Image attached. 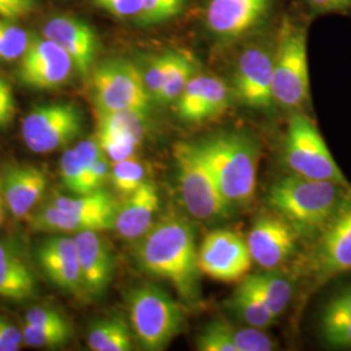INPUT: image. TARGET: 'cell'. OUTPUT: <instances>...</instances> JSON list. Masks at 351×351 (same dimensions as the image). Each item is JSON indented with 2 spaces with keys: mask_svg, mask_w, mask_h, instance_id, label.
I'll list each match as a JSON object with an SVG mask.
<instances>
[{
  "mask_svg": "<svg viewBox=\"0 0 351 351\" xmlns=\"http://www.w3.org/2000/svg\"><path fill=\"white\" fill-rule=\"evenodd\" d=\"M128 306L133 330L145 350H164L184 328L185 316L178 303L155 285L133 289Z\"/></svg>",
  "mask_w": 351,
  "mask_h": 351,
  "instance_id": "8992f818",
  "label": "cell"
},
{
  "mask_svg": "<svg viewBox=\"0 0 351 351\" xmlns=\"http://www.w3.org/2000/svg\"><path fill=\"white\" fill-rule=\"evenodd\" d=\"M75 71L69 53L49 38L32 36L17 77L26 88L53 90L66 85Z\"/></svg>",
  "mask_w": 351,
  "mask_h": 351,
  "instance_id": "7c38bea8",
  "label": "cell"
},
{
  "mask_svg": "<svg viewBox=\"0 0 351 351\" xmlns=\"http://www.w3.org/2000/svg\"><path fill=\"white\" fill-rule=\"evenodd\" d=\"M24 343L30 348L37 349H56L64 346L72 337V332H60V330H49L40 329L37 326L25 324L23 329Z\"/></svg>",
  "mask_w": 351,
  "mask_h": 351,
  "instance_id": "e575fe53",
  "label": "cell"
},
{
  "mask_svg": "<svg viewBox=\"0 0 351 351\" xmlns=\"http://www.w3.org/2000/svg\"><path fill=\"white\" fill-rule=\"evenodd\" d=\"M37 290V280L25 256L12 241L0 239V298L25 301Z\"/></svg>",
  "mask_w": 351,
  "mask_h": 351,
  "instance_id": "603a6c76",
  "label": "cell"
},
{
  "mask_svg": "<svg viewBox=\"0 0 351 351\" xmlns=\"http://www.w3.org/2000/svg\"><path fill=\"white\" fill-rule=\"evenodd\" d=\"M16 116V101L11 84L0 75V128L10 125Z\"/></svg>",
  "mask_w": 351,
  "mask_h": 351,
  "instance_id": "ab89813d",
  "label": "cell"
},
{
  "mask_svg": "<svg viewBox=\"0 0 351 351\" xmlns=\"http://www.w3.org/2000/svg\"><path fill=\"white\" fill-rule=\"evenodd\" d=\"M38 263L53 285L69 293L85 294L75 239L53 236L40 242Z\"/></svg>",
  "mask_w": 351,
  "mask_h": 351,
  "instance_id": "ac0fdd59",
  "label": "cell"
},
{
  "mask_svg": "<svg viewBox=\"0 0 351 351\" xmlns=\"http://www.w3.org/2000/svg\"><path fill=\"white\" fill-rule=\"evenodd\" d=\"M175 103L176 112L181 120L197 124L226 112L230 104V91L217 77L195 75Z\"/></svg>",
  "mask_w": 351,
  "mask_h": 351,
  "instance_id": "e0dca14e",
  "label": "cell"
},
{
  "mask_svg": "<svg viewBox=\"0 0 351 351\" xmlns=\"http://www.w3.org/2000/svg\"><path fill=\"white\" fill-rule=\"evenodd\" d=\"M350 185L345 186L294 173L281 177L271 185L267 203L295 230L300 239L311 241L337 210Z\"/></svg>",
  "mask_w": 351,
  "mask_h": 351,
  "instance_id": "7a4b0ae2",
  "label": "cell"
},
{
  "mask_svg": "<svg viewBox=\"0 0 351 351\" xmlns=\"http://www.w3.org/2000/svg\"><path fill=\"white\" fill-rule=\"evenodd\" d=\"M274 52L265 46H250L239 55L233 75V88L239 101L255 110H272Z\"/></svg>",
  "mask_w": 351,
  "mask_h": 351,
  "instance_id": "4fadbf2b",
  "label": "cell"
},
{
  "mask_svg": "<svg viewBox=\"0 0 351 351\" xmlns=\"http://www.w3.org/2000/svg\"><path fill=\"white\" fill-rule=\"evenodd\" d=\"M332 289L317 316L322 343L333 350H351V277Z\"/></svg>",
  "mask_w": 351,
  "mask_h": 351,
  "instance_id": "d6986e66",
  "label": "cell"
},
{
  "mask_svg": "<svg viewBox=\"0 0 351 351\" xmlns=\"http://www.w3.org/2000/svg\"><path fill=\"white\" fill-rule=\"evenodd\" d=\"M178 55H180V50H167L159 55L152 56L149 60L147 66L142 72V75L145 80V85L151 95V99H154V97L163 86L171 69L175 65Z\"/></svg>",
  "mask_w": 351,
  "mask_h": 351,
  "instance_id": "4dcf8cb0",
  "label": "cell"
},
{
  "mask_svg": "<svg viewBox=\"0 0 351 351\" xmlns=\"http://www.w3.org/2000/svg\"><path fill=\"white\" fill-rule=\"evenodd\" d=\"M75 241L85 295L99 297L112 278V254L97 230L78 232Z\"/></svg>",
  "mask_w": 351,
  "mask_h": 351,
  "instance_id": "ffe728a7",
  "label": "cell"
},
{
  "mask_svg": "<svg viewBox=\"0 0 351 351\" xmlns=\"http://www.w3.org/2000/svg\"><path fill=\"white\" fill-rule=\"evenodd\" d=\"M0 189H1V178H0Z\"/></svg>",
  "mask_w": 351,
  "mask_h": 351,
  "instance_id": "ee69618b",
  "label": "cell"
},
{
  "mask_svg": "<svg viewBox=\"0 0 351 351\" xmlns=\"http://www.w3.org/2000/svg\"><path fill=\"white\" fill-rule=\"evenodd\" d=\"M300 236L285 220L275 215L259 216L247 236L252 262L267 271L285 263L295 252Z\"/></svg>",
  "mask_w": 351,
  "mask_h": 351,
  "instance_id": "5bb4252c",
  "label": "cell"
},
{
  "mask_svg": "<svg viewBox=\"0 0 351 351\" xmlns=\"http://www.w3.org/2000/svg\"><path fill=\"white\" fill-rule=\"evenodd\" d=\"M32 37L10 20L0 19V60L13 62L21 59Z\"/></svg>",
  "mask_w": 351,
  "mask_h": 351,
  "instance_id": "f546056e",
  "label": "cell"
},
{
  "mask_svg": "<svg viewBox=\"0 0 351 351\" xmlns=\"http://www.w3.org/2000/svg\"><path fill=\"white\" fill-rule=\"evenodd\" d=\"M147 112H98V137L112 139L138 149L146 134Z\"/></svg>",
  "mask_w": 351,
  "mask_h": 351,
  "instance_id": "cb8c5ba5",
  "label": "cell"
},
{
  "mask_svg": "<svg viewBox=\"0 0 351 351\" xmlns=\"http://www.w3.org/2000/svg\"><path fill=\"white\" fill-rule=\"evenodd\" d=\"M25 324L37 326L40 329L72 332L71 326L59 311L49 307H32L25 314Z\"/></svg>",
  "mask_w": 351,
  "mask_h": 351,
  "instance_id": "8d00e7d4",
  "label": "cell"
},
{
  "mask_svg": "<svg viewBox=\"0 0 351 351\" xmlns=\"http://www.w3.org/2000/svg\"><path fill=\"white\" fill-rule=\"evenodd\" d=\"M199 351H237L233 342V328L223 320H216L206 326L195 343Z\"/></svg>",
  "mask_w": 351,
  "mask_h": 351,
  "instance_id": "d6a6232c",
  "label": "cell"
},
{
  "mask_svg": "<svg viewBox=\"0 0 351 351\" xmlns=\"http://www.w3.org/2000/svg\"><path fill=\"white\" fill-rule=\"evenodd\" d=\"M252 263L246 239L226 229L207 234L198 249L202 275L220 282H241L247 276Z\"/></svg>",
  "mask_w": 351,
  "mask_h": 351,
  "instance_id": "8fae6325",
  "label": "cell"
},
{
  "mask_svg": "<svg viewBox=\"0 0 351 351\" xmlns=\"http://www.w3.org/2000/svg\"><path fill=\"white\" fill-rule=\"evenodd\" d=\"M24 343L23 330L0 316V351H17Z\"/></svg>",
  "mask_w": 351,
  "mask_h": 351,
  "instance_id": "60d3db41",
  "label": "cell"
},
{
  "mask_svg": "<svg viewBox=\"0 0 351 351\" xmlns=\"http://www.w3.org/2000/svg\"><path fill=\"white\" fill-rule=\"evenodd\" d=\"M230 306L234 313L250 326L264 329L272 326L276 320L264 302L243 281L239 282V289L234 291Z\"/></svg>",
  "mask_w": 351,
  "mask_h": 351,
  "instance_id": "4316f807",
  "label": "cell"
},
{
  "mask_svg": "<svg viewBox=\"0 0 351 351\" xmlns=\"http://www.w3.org/2000/svg\"><path fill=\"white\" fill-rule=\"evenodd\" d=\"M242 281L264 302L276 319L287 310L293 297L291 282L276 274L250 275Z\"/></svg>",
  "mask_w": 351,
  "mask_h": 351,
  "instance_id": "d4e9b609",
  "label": "cell"
},
{
  "mask_svg": "<svg viewBox=\"0 0 351 351\" xmlns=\"http://www.w3.org/2000/svg\"><path fill=\"white\" fill-rule=\"evenodd\" d=\"M159 210L160 197L158 188L152 182L145 181L119 206L113 228L123 239L137 241L154 226Z\"/></svg>",
  "mask_w": 351,
  "mask_h": 351,
  "instance_id": "7402d4cb",
  "label": "cell"
},
{
  "mask_svg": "<svg viewBox=\"0 0 351 351\" xmlns=\"http://www.w3.org/2000/svg\"><path fill=\"white\" fill-rule=\"evenodd\" d=\"M42 33L69 53L78 75L86 77L90 73L99 49L93 26L72 14H58L47 20Z\"/></svg>",
  "mask_w": 351,
  "mask_h": 351,
  "instance_id": "2e32d148",
  "label": "cell"
},
{
  "mask_svg": "<svg viewBox=\"0 0 351 351\" xmlns=\"http://www.w3.org/2000/svg\"><path fill=\"white\" fill-rule=\"evenodd\" d=\"M134 255L145 272L168 281L184 301L201 300L195 230L184 216L165 213L137 239Z\"/></svg>",
  "mask_w": 351,
  "mask_h": 351,
  "instance_id": "6da1fadb",
  "label": "cell"
},
{
  "mask_svg": "<svg viewBox=\"0 0 351 351\" xmlns=\"http://www.w3.org/2000/svg\"><path fill=\"white\" fill-rule=\"evenodd\" d=\"M233 342L237 351H271L276 349V342L262 328L251 326L233 329Z\"/></svg>",
  "mask_w": 351,
  "mask_h": 351,
  "instance_id": "d590c367",
  "label": "cell"
},
{
  "mask_svg": "<svg viewBox=\"0 0 351 351\" xmlns=\"http://www.w3.org/2000/svg\"><path fill=\"white\" fill-rule=\"evenodd\" d=\"M197 73V62L188 51H180L173 68L171 69L163 86L152 101L159 104L175 103L186 88L189 81Z\"/></svg>",
  "mask_w": 351,
  "mask_h": 351,
  "instance_id": "83f0119b",
  "label": "cell"
},
{
  "mask_svg": "<svg viewBox=\"0 0 351 351\" xmlns=\"http://www.w3.org/2000/svg\"><path fill=\"white\" fill-rule=\"evenodd\" d=\"M7 210H8V207H7V203H5V199H4L3 193H1V189H0V228L5 221V213H7Z\"/></svg>",
  "mask_w": 351,
  "mask_h": 351,
  "instance_id": "7bdbcfd3",
  "label": "cell"
},
{
  "mask_svg": "<svg viewBox=\"0 0 351 351\" xmlns=\"http://www.w3.org/2000/svg\"><path fill=\"white\" fill-rule=\"evenodd\" d=\"M103 11L119 20H138L143 8V0H93Z\"/></svg>",
  "mask_w": 351,
  "mask_h": 351,
  "instance_id": "74e56055",
  "label": "cell"
},
{
  "mask_svg": "<svg viewBox=\"0 0 351 351\" xmlns=\"http://www.w3.org/2000/svg\"><path fill=\"white\" fill-rule=\"evenodd\" d=\"M272 91L275 103L287 110L301 108L310 97L306 30L290 20H284L278 30Z\"/></svg>",
  "mask_w": 351,
  "mask_h": 351,
  "instance_id": "52a82bcc",
  "label": "cell"
},
{
  "mask_svg": "<svg viewBox=\"0 0 351 351\" xmlns=\"http://www.w3.org/2000/svg\"><path fill=\"white\" fill-rule=\"evenodd\" d=\"M173 158L186 211L203 221L226 217L232 207L223 197L199 145L178 142L173 147Z\"/></svg>",
  "mask_w": 351,
  "mask_h": 351,
  "instance_id": "5b68a950",
  "label": "cell"
},
{
  "mask_svg": "<svg viewBox=\"0 0 351 351\" xmlns=\"http://www.w3.org/2000/svg\"><path fill=\"white\" fill-rule=\"evenodd\" d=\"M285 162L295 175L313 180L350 185L336 163L326 141L314 123L304 114H294L289 121Z\"/></svg>",
  "mask_w": 351,
  "mask_h": 351,
  "instance_id": "9c48e42d",
  "label": "cell"
},
{
  "mask_svg": "<svg viewBox=\"0 0 351 351\" xmlns=\"http://www.w3.org/2000/svg\"><path fill=\"white\" fill-rule=\"evenodd\" d=\"M88 346L93 351L132 350V335L125 320L113 316L95 323L88 330Z\"/></svg>",
  "mask_w": 351,
  "mask_h": 351,
  "instance_id": "484cf974",
  "label": "cell"
},
{
  "mask_svg": "<svg viewBox=\"0 0 351 351\" xmlns=\"http://www.w3.org/2000/svg\"><path fill=\"white\" fill-rule=\"evenodd\" d=\"M39 0H0V19L20 20L36 12Z\"/></svg>",
  "mask_w": 351,
  "mask_h": 351,
  "instance_id": "f35d334b",
  "label": "cell"
},
{
  "mask_svg": "<svg viewBox=\"0 0 351 351\" xmlns=\"http://www.w3.org/2000/svg\"><path fill=\"white\" fill-rule=\"evenodd\" d=\"M272 0H208L204 24L220 39L243 37L269 12Z\"/></svg>",
  "mask_w": 351,
  "mask_h": 351,
  "instance_id": "9a60e30c",
  "label": "cell"
},
{
  "mask_svg": "<svg viewBox=\"0 0 351 351\" xmlns=\"http://www.w3.org/2000/svg\"><path fill=\"white\" fill-rule=\"evenodd\" d=\"M230 207L250 203L256 189L259 146L241 133H219L198 143Z\"/></svg>",
  "mask_w": 351,
  "mask_h": 351,
  "instance_id": "3957f363",
  "label": "cell"
},
{
  "mask_svg": "<svg viewBox=\"0 0 351 351\" xmlns=\"http://www.w3.org/2000/svg\"><path fill=\"white\" fill-rule=\"evenodd\" d=\"M348 272H351V185L298 262V274L308 291L324 288Z\"/></svg>",
  "mask_w": 351,
  "mask_h": 351,
  "instance_id": "277c9868",
  "label": "cell"
},
{
  "mask_svg": "<svg viewBox=\"0 0 351 351\" xmlns=\"http://www.w3.org/2000/svg\"><path fill=\"white\" fill-rule=\"evenodd\" d=\"M91 86L98 112L149 113L152 99L142 71L126 59H110L99 64L93 71Z\"/></svg>",
  "mask_w": 351,
  "mask_h": 351,
  "instance_id": "ba28073f",
  "label": "cell"
},
{
  "mask_svg": "<svg viewBox=\"0 0 351 351\" xmlns=\"http://www.w3.org/2000/svg\"><path fill=\"white\" fill-rule=\"evenodd\" d=\"M186 0H143L137 23L143 26L158 25L182 12Z\"/></svg>",
  "mask_w": 351,
  "mask_h": 351,
  "instance_id": "836d02e7",
  "label": "cell"
},
{
  "mask_svg": "<svg viewBox=\"0 0 351 351\" xmlns=\"http://www.w3.org/2000/svg\"><path fill=\"white\" fill-rule=\"evenodd\" d=\"M84 130V112L72 101L40 104L27 113L21 133L26 147L36 154L63 149Z\"/></svg>",
  "mask_w": 351,
  "mask_h": 351,
  "instance_id": "30bf717a",
  "label": "cell"
},
{
  "mask_svg": "<svg viewBox=\"0 0 351 351\" xmlns=\"http://www.w3.org/2000/svg\"><path fill=\"white\" fill-rule=\"evenodd\" d=\"M93 164L85 163L73 149L64 151L60 159V176L64 186L75 195L85 194V176Z\"/></svg>",
  "mask_w": 351,
  "mask_h": 351,
  "instance_id": "1f68e13d",
  "label": "cell"
},
{
  "mask_svg": "<svg viewBox=\"0 0 351 351\" xmlns=\"http://www.w3.org/2000/svg\"><path fill=\"white\" fill-rule=\"evenodd\" d=\"M47 188V177L34 165H11L1 177V193L16 219L26 217Z\"/></svg>",
  "mask_w": 351,
  "mask_h": 351,
  "instance_id": "44dd1931",
  "label": "cell"
},
{
  "mask_svg": "<svg viewBox=\"0 0 351 351\" xmlns=\"http://www.w3.org/2000/svg\"><path fill=\"white\" fill-rule=\"evenodd\" d=\"M110 178L114 190L128 197L145 182V167L133 156L113 163Z\"/></svg>",
  "mask_w": 351,
  "mask_h": 351,
  "instance_id": "f1b7e54d",
  "label": "cell"
},
{
  "mask_svg": "<svg viewBox=\"0 0 351 351\" xmlns=\"http://www.w3.org/2000/svg\"><path fill=\"white\" fill-rule=\"evenodd\" d=\"M317 12H337L349 8L351 0H306Z\"/></svg>",
  "mask_w": 351,
  "mask_h": 351,
  "instance_id": "b9f144b4",
  "label": "cell"
}]
</instances>
